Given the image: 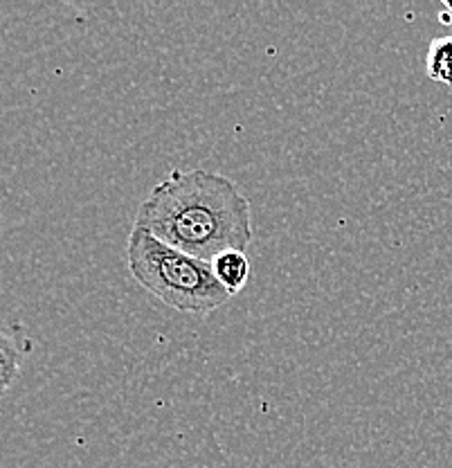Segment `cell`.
Here are the masks:
<instances>
[{"instance_id": "4", "label": "cell", "mask_w": 452, "mask_h": 468, "mask_svg": "<svg viewBox=\"0 0 452 468\" xmlns=\"http://www.w3.org/2000/svg\"><path fill=\"white\" fill-rule=\"evenodd\" d=\"M210 263L216 282L230 292V295H237V292L246 289L247 280H250V261H247L246 252L226 250L221 252V255L214 257Z\"/></svg>"}, {"instance_id": "6", "label": "cell", "mask_w": 452, "mask_h": 468, "mask_svg": "<svg viewBox=\"0 0 452 468\" xmlns=\"http://www.w3.org/2000/svg\"><path fill=\"white\" fill-rule=\"evenodd\" d=\"M439 21L444 23V26H452V0H446L444 3V12H441Z\"/></svg>"}, {"instance_id": "1", "label": "cell", "mask_w": 452, "mask_h": 468, "mask_svg": "<svg viewBox=\"0 0 452 468\" xmlns=\"http://www.w3.org/2000/svg\"><path fill=\"white\" fill-rule=\"evenodd\" d=\"M133 226L196 260L212 261L226 250H247L252 209L227 176L189 169L172 172L151 189Z\"/></svg>"}, {"instance_id": "5", "label": "cell", "mask_w": 452, "mask_h": 468, "mask_svg": "<svg viewBox=\"0 0 452 468\" xmlns=\"http://www.w3.org/2000/svg\"><path fill=\"white\" fill-rule=\"evenodd\" d=\"M426 70L430 80L452 88V37H439L430 43Z\"/></svg>"}, {"instance_id": "2", "label": "cell", "mask_w": 452, "mask_h": 468, "mask_svg": "<svg viewBox=\"0 0 452 468\" xmlns=\"http://www.w3.org/2000/svg\"><path fill=\"white\" fill-rule=\"evenodd\" d=\"M126 263L142 289L181 314L207 315L232 297L216 282L210 261L167 246L142 228H131Z\"/></svg>"}, {"instance_id": "3", "label": "cell", "mask_w": 452, "mask_h": 468, "mask_svg": "<svg viewBox=\"0 0 452 468\" xmlns=\"http://www.w3.org/2000/svg\"><path fill=\"white\" fill-rule=\"evenodd\" d=\"M27 349L30 340L23 338L18 326L0 324V397H5L7 389L16 383Z\"/></svg>"}]
</instances>
